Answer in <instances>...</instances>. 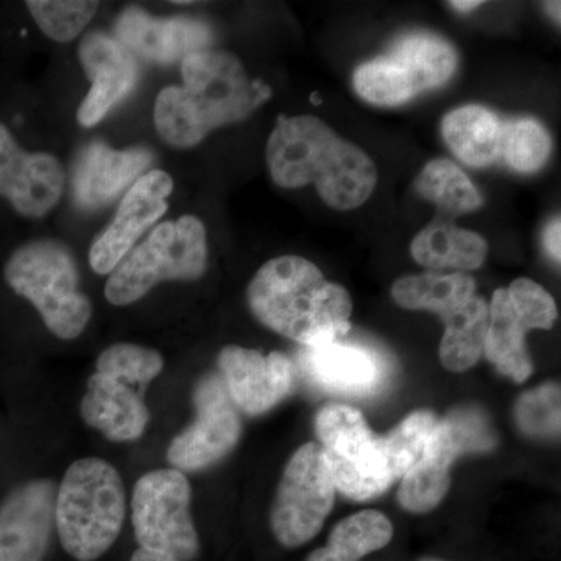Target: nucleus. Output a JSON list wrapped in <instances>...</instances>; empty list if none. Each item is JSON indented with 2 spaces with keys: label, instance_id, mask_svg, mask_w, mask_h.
<instances>
[{
  "label": "nucleus",
  "instance_id": "nucleus-3",
  "mask_svg": "<svg viewBox=\"0 0 561 561\" xmlns=\"http://www.w3.org/2000/svg\"><path fill=\"white\" fill-rule=\"evenodd\" d=\"M249 302L261 323L302 346L337 341L351 330L348 290L305 257L280 256L262 265L251 279Z\"/></svg>",
  "mask_w": 561,
  "mask_h": 561
},
{
  "label": "nucleus",
  "instance_id": "nucleus-18",
  "mask_svg": "<svg viewBox=\"0 0 561 561\" xmlns=\"http://www.w3.org/2000/svg\"><path fill=\"white\" fill-rule=\"evenodd\" d=\"M151 153L142 147L113 150L103 142L81 149L72 169L73 201L81 209L94 210L119 197L149 168Z\"/></svg>",
  "mask_w": 561,
  "mask_h": 561
},
{
  "label": "nucleus",
  "instance_id": "nucleus-2",
  "mask_svg": "<svg viewBox=\"0 0 561 561\" xmlns=\"http://www.w3.org/2000/svg\"><path fill=\"white\" fill-rule=\"evenodd\" d=\"M267 164L278 186L297 190L313 183L337 210L359 208L378 183L371 158L316 116H279L268 139Z\"/></svg>",
  "mask_w": 561,
  "mask_h": 561
},
{
  "label": "nucleus",
  "instance_id": "nucleus-34",
  "mask_svg": "<svg viewBox=\"0 0 561 561\" xmlns=\"http://www.w3.org/2000/svg\"><path fill=\"white\" fill-rule=\"evenodd\" d=\"M519 430L531 437H559L560 435V386L545 383L527 391L515 408Z\"/></svg>",
  "mask_w": 561,
  "mask_h": 561
},
{
  "label": "nucleus",
  "instance_id": "nucleus-38",
  "mask_svg": "<svg viewBox=\"0 0 561 561\" xmlns=\"http://www.w3.org/2000/svg\"><path fill=\"white\" fill-rule=\"evenodd\" d=\"M130 561H179L173 557L165 556V553L149 551V549L139 548L138 551L133 553Z\"/></svg>",
  "mask_w": 561,
  "mask_h": 561
},
{
  "label": "nucleus",
  "instance_id": "nucleus-29",
  "mask_svg": "<svg viewBox=\"0 0 561 561\" xmlns=\"http://www.w3.org/2000/svg\"><path fill=\"white\" fill-rule=\"evenodd\" d=\"M353 83L362 99L381 106L402 105L420 94L408 73L387 55L359 66Z\"/></svg>",
  "mask_w": 561,
  "mask_h": 561
},
{
  "label": "nucleus",
  "instance_id": "nucleus-23",
  "mask_svg": "<svg viewBox=\"0 0 561 561\" xmlns=\"http://www.w3.org/2000/svg\"><path fill=\"white\" fill-rule=\"evenodd\" d=\"M489 308L490 323L483 354L502 375L511 376L515 382H524L534 371L526 346L529 328L513 309L505 289L494 291Z\"/></svg>",
  "mask_w": 561,
  "mask_h": 561
},
{
  "label": "nucleus",
  "instance_id": "nucleus-40",
  "mask_svg": "<svg viewBox=\"0 0 561 561\" xmlns=\"http://www.w3.org/2000/svg\"><path fill=\"white\" fill-rule=\"evenodd\" d=\"M545 5L552 20L560 25V2H546Z\"/></svg>",
  "mask_w": 561,
  "mask_h": 561
},
{
  "label": "nucleus",
  "instance_id": "nucleus-37",
  "mask_svg": "<svg viewBox=\"0 0 561 561\" xmlns=\"http://www.w3.org/2000/svg\"><path fill=\"white\" fill-rule=\"evenodd\" d=\"M560 236L561 221L560 217L557 216L556 219L549 221L548 227H546L545 232H542V243H545V249L548 251L549 256L552 257V261H556L557 264H560L561 261Z\"/></svg>",
  "mask_w": 561,
  "mask_h": 561
},
{
  "label": "nucleus",
  "instance_id": "nucleus-15",
  "mask_svg": "<svg viewBox=\"0 0 561 561\" xmlns=\"http://www.w3.org/2000/svg\"><path fill=\"white\" fill-rule=\"evenodd\" d=\"M57 486L22 483L0 504V561H43L55 526Z\"/></svg>",
  "mask_w": 561,
  "mask_h": 561
},
{
  "label": "nucleus",
  "instance_id": "nucleus-19",
  "mask_svg": "<svg viewBox=\"0 0 561 561\" xmlns=\"http://www.w3.org/2000/svg\"><path fill=\"white\" fill-rule=\"evenodd\" d=\"M81 416L111 442L138 440L149 423L142 398L127 383L95 373L81 401Z\"/></svg>",
  "mask_w": 561,
  "mask_h": 561
},
{
  "label": "nucleus",
  "instance_id": "nucleus-28",
  "mask_svg": "<svg viewBox=\"0 0 561 561\" xmlns=\"http://www.w3.org/2000/svg\"><path fill=\"white\" fill-rule=\"evenodd\" d=\"M416 192L448 214H468L482 206L483 198L467 173L449 160L427 162L415 181Z\"/></svg>",
  "mask_w": 561,
  "mask_h": 561
},
{
  "label": "nucleus",
  "instance_id": "nucleus-14",
  "mask_svg": "<svg viewBox=\"0 0 561 561\" xmlns=\"http://www.w3.org/2000/svg\"><path fill=\"white\" fill-rule=\"evenodd\" d=\"M221 381L236 409L262 415L289 397L295 382V364L283 353L268 356L260 351L227 346L220 351Z\"/></svg>",
  "mask_w": 561,
  "mask_h": 561
},
{
  "label": "nucleus",
  "instance_id": "nucleus-10",
  "mask_svg": "<svg viewBox=\"0 0 561 561\" xmlns=\"http://www.w3.org/2000/svg\"><path fill=\"white\" fill-rule=\"evenodd\" d=\"M197 416L168 449L175 470L198 471L224 459L241 438L242 423L220 376L209 375L198 382L194 393Z\"/></svg>",
  "mask_w": 561,
  "mask_h": 561
},
{
  "label": "nucleus",
  "instance_id": "nucleus-24",
  "mask_svg": "<svg viewBox=\"0 0 561 561\" xmlns=\"http://www.w3.org/2000/svg\"><path fill=\"white\" fill-rule=\"evenodd\" d=\"M476 295V280L467 273H421L404 276L391 287V297L411 311H430L443 319Z\"/></svg>",
  "mask_w": 561,
  "mask_h": 561
},
{
  "label": "nucleus",
  "instance_id": "nucleus-21",
  "mask_svg": "<svg viewBox=\"0 0 561 561\" xmlns=\"http://www.w3.org/2000/svg\"><path fill=\"white\" fill-rule=\"evenodd\" d=\"M442 135L449 150L471 168H486L502 157L504 124L481 105L461 106L446 114Z\"/></svg>",
  "mask_w": 561,
  "mask_h": 561
},
{
  "label": "nucleus",
  "instance_id": "nucleus-25",
  "mask_svg": "<svg viewBox=\"0 0 561 561\" xmlns=\"http://www.w3.org/2000/svg\"><path fill=\"white\" fill-rule=\"evenodd\" d=\"M387 57L408 73L419 92L442 87L457 68V51L451 44L432 33L402 36Z\"/></svg>",
  "mask_w": 561,
  "mask_h": 561
},
{
  "label": "nucleus",
  "instance_id": "nucleus-36",
  "mask_svg": "<svg viewBox=\"0 0 561 561\" xmlns=\"http://www.w3.org/2000/svg\"><path fill=\"white\" fill-rule=\"evenodd\" d=\"M443 421L451 434L459 456L468 453L489 451L496 443L489 419L478 409H457Z\"/></svg>",
  "mask_w": 561,
  "mask_h": 561
},
{
  "label": "nucleus",
  "instance_id": "nucleus-7",
  "mask_svg": "<svg viewBox=\"0 0 561 561\" xmlns=\"http://www.w3.org/2000/svg\"><path fill=\"white\" fill-rule=\"evenodd\" d=\"M316 431L330 461L335 490L350 500H373L397 481L383 437L370 430L357 409L327 405L317 415Z\"/></svg>",
  "mask_w": 561,
  "mask_h": 561
},
{
  "label": "nucleus",
  "instance_id": "nucleus-39",
  "mask_svg": "<svg viewBox=\"0 0 561 561\" xmlns=\"http://www.w3.org/2000/svg\"><path fill=\"white\" fill-rule=\"evenodd\" d=\"M449 5L457 11H463V13H468V11H472L478 9V7L482 5V2L479 0H457V2H449Z\"/></svg>",
  "mask_w": 561,
  "mask_h": 561
},
{
  "label": "nucleus",
  "instance_id": "nucleus-16",
  "mask_svg": "<svg viewBox=\"0 0 561 561\" xmlns=\"http://www.w3.org/2000/svg\"><path fill=\"white\" fill-rule=\"evenodd\" d=\"M79 57L92 84L77 119L81 127H94L136 87L138 61L119 41L102 32L84 36Z\"/></svg>",
  "mask_w": 561,
  "mask_h": 561
},
{
  "label": "nucleus",
  "instance_id": "nucleus-6",
  "mask_svg": "<svg viewBox=\"0 0 561 561\" xmlns=\"http://www.w3.org/2000/svg\"><path fill=\"white\" fill-rule=\"evenodd\" d=\"M206 257L205 225L197 217L164 221L111 273L105 287L106 300L114 306H127L140 300L162 280L201 278Z\"/></svg>",
  "mask_w": 561,
  "mask_h": 561
},
{
  "label": "nucleus",
  "instance_id": "nucleus-13",
  "mask_svg": "<svg viewBox=\"0 0 561 561\" xmlns=\"http://www.w3.org/2000/svg\"><path fill=\"white\" fill-rule=\"evenodd\" d=\"M65 172L50 153H31L0 122V197L31 219L47 216L60 202Z\"/></svg>",
  "mask_w": 561,
  "mask_h": 561
},
{
  "label": "nucleus",
  "instance_id": "nucleus-27",
  "mask_svg": "<svg viewBox=\"0 0 561 561\" xmlns=\"http://www.w3.org/2000/svg\"><path fill=\"white\" fill-rule=\"evenodd\" d=\"M445 334L440 343V362L449 371L470 370L485 351L490 308L485 300L472 297L467 305L445 317Z\"/></svg>",
  "mask_w": 561,
  "mask_h": 561
},
{
  "label": "nucleus",
  "instance_id": "nucleus-17",
  "mask_svg": "<svg viewBox=\"0 0 561 561\" xmlns=\"http://www.w3.org/2000/svg\"><path fill=\"white\" fill-rule=\"evenodd\" d=\"M114 36L133 57L153 62H175L208 50L213 32L205 22L191 18H153L146 11L127 9L117 18Z\"/></svg>",
  "mask_w": 561,
  "mask_h": 561
},
{
  "label": "nucleus",
  "instance_id": "nucleus-30",
  "mask_svg": "<svg viewBox=\"0 0 561 561\" xmlns=\"http://www.w3.org/2000/svg\"><path fill=\"white\" fill-rule=\"evenodd\" d=\"M552 153V138L540 122L524 117L504 125L502 157L522 173L540 171Z\"/></svg>",
  "mask_w": 561,
  "mask_h": 561
},
{
  "label": "nucleus",
  "instance_id": "nucleus-22",
  "mask_svg": "<svg viewBox=\"0 0 561 561\" xmlns=\"http://www.w3.org/2000/svg\"><path fill=\"white\" fill-rule=\"evenodd\" d=\"M411 251L413 260L423 267L465 273L481 268L489 243L478 232L437 220L415 236Z\"/></svg>",
  "mask_w": 561,
  "mask_h": 561
},
{
  "label": "nucleus",
  "instance_id": "nucleus-33",
  "mask_svg": "<svg viewBox=\"0 0 561 561\" xmlns=\"http://www.w3.org/2000/svg\"><path fill=\"white\" fill-rule=\"evenodd\" d=\"M162 367L160 353L133 343L110 346L98 359V373L127 386H146L160 375Z\"/></svg>",
  "mask_w": 561,
  "mask_h": 561
},
{
  "label": "nucleus",
  "instance_id": "nucleus-4",
  "mask_svg": "<svg viewBox=\"0 0 561 561\" xmlns=\"http://www.w3.org/2000/svg\"><path fill=\"white\" fill-rule=\"evenodd\" d=\"M125 519V490L108 461L87 457L70 465L55 502V527L65 551L94 561L119 537Z\"/></svg>",
  "mask_w": 561,
  "mask_h": 561
},
{
  "label": "nucleus",
  "instance_id": "nucleus-5",
  "mask_svg": "<svg viewBox=\"0 0 561 561\" xmlns=\"http://www.w3.org/2000/svg\"><path fill=\"white\" fill-rule=\"evenodd\" d=\"M3 276L11 289L35 306L51 334L72 341L87 328L91 301L79 290L76 261L61 243H25L7 261Z\"/></svg>",
  "mask_w": 561,
  "mask_h": 561
},
{
  "label": "nucleus",
  "instance_id": "nucleus-12",
  "mask_svg": "<svg viewBox=\"0 0 561 561\" xmlns=\"http://www.w3.org/2000/svg\"><path fill=\"white\" fill-rule=\"evenodd\" d=\"M172 190L171 175L162 171L147 172L135 181L110 227L92 243L90 264L95 273L108 275L116 271L142 232L164 216Z\"/></svg>",
  "mask_w": 561,
  "mask_h": 561
},
{
  "label": "nucleus",
  "instance_id": "nucleus-26",
  "mask_svg": "<svg viewBox=\"0 0 561 561\" xmlns=\"http://www.w3.org/2000/svg\"><path fill=\"white\" fill-rule=\"evenodd\" d=\"M393 538V526L383 513L362 511L335 524L323 548L306 561H360L381 551Z\"/></svg>",
  "mask_w": 561,
  "mask_h": 561
},
{
  "label": "nucleus",
  "instance_id": "nucleus-11",
  "mask_svg": "<svg viewBox=\"0 0 561 561\" xmlns=\"http://www.w3.org/2000/svg\"><path fill=\"white\" fill-rule=\"evenodd\" d=\"M342 339L300 351L298 367L306 381L316 389L342 397L379 393L390 373L387 360L371 346Z\"/></svg>",
  "mask_w": 561,
  "mask_h": 561
},
{
  "label": "nucleus",
  "instance_id": "nucleus-31",
  "mask_svg": "<svg viewBox=\"0 0 561 561\" xmlns=\"http://www.w3.org/2000/svg\"><path fill=\"white\" fill-rule=\"evenodd\" d=\"M437 421L434 413L413 412L383 437V446L397 481L404 478L421 459Z\"/></svg>",
  "mask_w": 561,
  "mask_h": 561
},
{
  "label": "nucleus",
  "instance_id": "nucleus-32",
  "mask_svg": "<svg viewBox=\"0 0 561 561\" xmlns=\"http://www.w3.org/2000/svg\"><path fill=\"white\" fill-rule=\"evenodd\" d=\"M27 9L44 35L58 43H69L90 24L98 13L99 2L31 0Z\"/></svg>",
  "mask_w": 561,
  "mask_h": 561
},
{
  "label": "nucleus",
  "instance_id": "nucleus-8",
  "mask_svg": "<svg viewBox=\"0 0 561 561\" xmlns=\"http://www.w3.org/2000/svg\"><path fill=\"white\" fill-rule=\"evenodd\" d=\"M330 461L320 443H306L290 457L272 507V530L284 548L306 545L323 527L335 501Z\"/></svg>",
  "mask_w": 561,
  "mask_h": 561
},
{
  "label": "nucleus",
  "instance_id": "nucleus-1",
  "mask_svg": "<svg viewBox=\"0 0 561 561\" xmlns=\"http://www.w3.org/2000/svg\"><path fill=\"white\" fill-rule=\"evenodd\" d=\"M183 87L164 88L154 103V125L165 142L180 149L201 144L210 131L247 119L272 95L250 80L242 62L227 51L205 50L184 58Z\"/></svg>",
  "mask_w": 561,
  "mask_h": 561
},
{
  "label": "nucleus",
  "instance_id": "nucleus-41",
  "mask_svg": "<svg viewBox=\"0 0 561 561\" xmlns=\"http://www.w3.org/2000/svg\"><path fill=\"white\" fill-rule=\"evenodd\" d=\"M421 561H448V560H442V559H423Z\"/></svg>",
  "mask_w": 561,
  "mask_h": 561
},
{
  "label": "nucleus",
  "instance_id": "nucleus-35",
  "mask_svg": "<svg viewBox=\"0 0 561 561\" xmlns=\"http://www.w3.org/2000/svg\"><path fill=\"white\" fill-rule=\"evenodd\" d=\"M513 309L530 330H551L557 320V306L548 290L529 278H518L508 286Z\"/></svg>",
  "mask_w": 561,
  "mask_h": 561
},
{
  "label": "nucleus",
  "instance_id": "nucleus-9",
  "mask_svg": "<svg viewBox=\"0 0 561 561\" xmlns=\"http://www.w3.org/2000/svg\"><path fill=\"white\" fill-rule=\"evenodd\" d=\"M191 485L179 470H158L136 482L131 519L139 548L192 561L201 540L191 516Z\"/></svg>",
  "mask_w": 561,
  "mask_h": 561
},
{
  "label": "nucleus",
  "instance_id": "nucleus-20",
  "mask_svg": "<svg viewBox=\"0 0 561 561\" xmlns=\"http://www.w3.org/2000/svg\"><path fill=\"white\" fill-rule=\"evenodd\" d=\"M459 453L445 421L438 420L421 459L402 478L398 501L412 513H427L440 505L451 486V465Z\"/></svg>",
  "mask_w": 561,
  "mask_h": 561
}]
</instances>
